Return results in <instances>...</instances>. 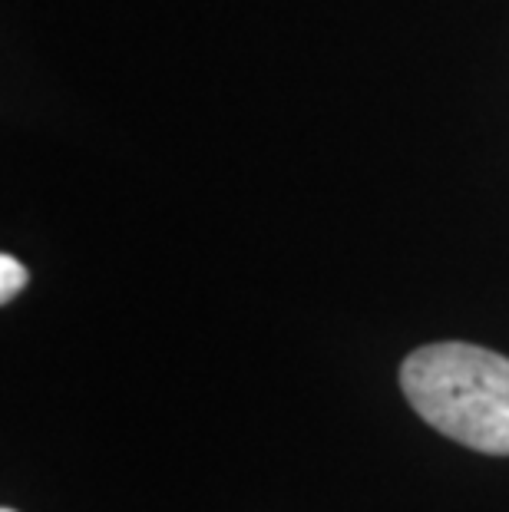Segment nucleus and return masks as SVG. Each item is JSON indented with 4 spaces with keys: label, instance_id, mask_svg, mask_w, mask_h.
Instances as JSON below:
<instances>
[{
    "label": "nucleus",
    "instance_id": "f257e3e1",
    "mask_svg": "<svg viewBox=\"0 0 509 512\" xmlns=\"http://www.w3.org/2000/svg\"><path fill=\"white\" fill-rule=\"evenodd\" d=\"M400 390L443 437L509 456V357L463 341L417 347L400 364Z\"/></svg>",
    "mask_w": 509,
    "mask_h": 512
},
{
    "label": "nucleus",
    "instance_id": "f03ea898",
    "mask_svg": "<svg viewBox=\"0 0 509 512\" xmlns=\"http://www.w3.org/2000/svg\"><path fill=\"white\" fill-rule=\"evenodd\" d=\"M27 281H30V271L20 265L14 255H0V301L10 304L27 288Z\"/></svg>",
    "mask_w": 509,
    "mask_h": 512
},
{
    "label": "nucleus",
    "instance_id": "7ed1b4c3",
    "mask_svg": "<svg viewBox=\"0 0 509 512\" xmlns=\"http://www.w3.org/2000/svg\"><path fill=\"white\" fill-rule=\"evenodd\" d=\"M0 512H14V509H0Z\"/></svg>",
    "mask_w": 509,
    "mask_h": 512
}]
</instances>
